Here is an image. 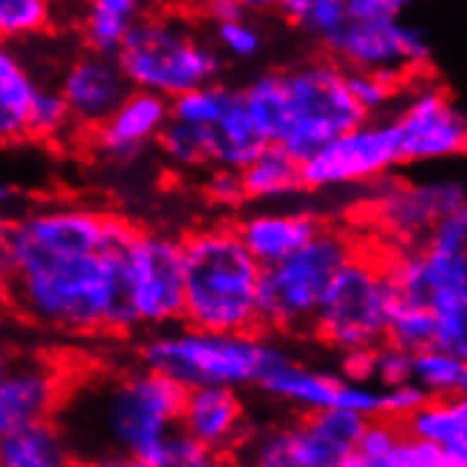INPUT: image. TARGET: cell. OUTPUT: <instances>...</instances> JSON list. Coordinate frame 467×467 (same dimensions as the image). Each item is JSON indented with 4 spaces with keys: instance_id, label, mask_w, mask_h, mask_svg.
Segmentation results:
<instances>
[{
    "instance_id": "46",
    "label": "cell",
    "mask_w": 467,
    "mask_h": 467,
    "mask_svg": "<svg viewBox=\"0 0 467 467\" xmlns=\"http://www.w3.org/2000/svg\"><path fill=\"white\" fill-rule=\"evenodd\" d=\"M462 394H467V371H464V382H462Z\"/></svg>"
},
{
    "instance_id": "43",
    "label": "cell",
    "mask_w": 467,
    "mask_h": 467,
    "mask_svg": "<svg viewBox=\"0 0 467 467\" xmlns=\"http://www.w3.org/2000/svg\"><path fill=\"white\" fill-rule=\"evenodd\" d=\"M428 400L431 397L420 386H414V382H408V386H400V389H382V417L405 425Z\"/></svg>"
},
{
    "instance_id": "31",
    "label": "cell",
    "mask_w": 467,
    "mask_h": 467,
    "mask_svg": "<svg viewBox=\"0 0 467 467\" xmlns=\"http://www.w3.org/2000/svg\"><path fill=\"white\" fill-rule=\"evenodd\" d=\"M128 467H238L233 456L210 453L196 445L187 433L176 431L164 442H159L150 453L130 459Z\"/></svg>"
},
{
    "instance_id": "23",
    "label": "cell",
    "mask_w": 467,
    "mask_h": 467,
    "mask_svg": "<svg viewBox=\"0 0 467 467\" xmlns=\"http://www.w3.org/2000/svg\"><path fill=\"white\" fill-rule=\"evenodd\" d=\"M35 71L23 63L20 51H0V136L4 142H20L29 133V117L40 94Z\"/></svg>"
},
{
    "instance_id": "12",
    "label": "cell",
    "mask_w": 467,
    "mask_h": 467,
    "mask_svg": "<svg viewBox=\"0 0 467 467\" xmlns=\"http://www.w3.org/2000/svg\"><path fill=\"white\" fill-rule=\"evenodd\" d=\"M467 204V187L456 179L402 182L382 179L368 199V215L391 250L422 244L439 224Z\"/></svg>"
},
{
    "instance_id": "4",
    "label": "cell",
    "mask_w": 467,
    "mask_h": 467,
    "mask_svg": "<svg viewBox=\"0 0 467 467\" xmlns=\"http://www.w3.org/2000/svg\"><path fill=\"white\" fill-rule=\"evenodd\" d=\"M289 357L266 335H213L190 326H171L153 332L140 346V360L179 382L184 391L193 389H246Z\"/></svg>"
},
{
    "instance_id": "45",
    "label": "cell",
    "mask_w": 467,
    "mask_h": 467,
    "mask_svg": "<svg viewBox=\"0 0 467 467\" xmlns=\"http://www.w3.org/2000/svg\"><path fill=\"white\" fill-rule=\"evenodd\" d=\"M246 4H238V0H218V4H210V17L215 23L222 20H244L246 17Z\"/></svg>"
},
{
    "instance_id": "28",
    "label": "cell",
    "mask_w": 467,
    "mask_h": 467,
    "mask_svg": "<svg viewBox=\"0 0 467 467\" xmlns=\"http://www.w3.org/2000/svg\"><path fill=\"white\" fill-rule=\"evenodd\" d=\"M246 111L269 140V145H284L289 133V88L284 71H266L255 77L241 91Z\"/></svg>"
},
{
    "instance_id": "22",
    "label": "cell",
    "mask_w": 467,
    "mask_h": 467,
    "mask_svg": "<svg viewBox=\"0 0 467 467\" xmlns=\"http://www.w3.org/2000/svg\"><path fill=\"white\" fill-rule=\"evenodd\" d=\"M405 431L439 448L448 467H467V394L428 400L405 422Z\"/></svg>"
},
{
    "instance_id": "35",
    "label": "cell",
    "mask_w": 467,
    "mask_h": 467,
    "mask_svg": "<svg viewBox=\"0 0 467 467\" xmlns=\"http://www.w3.org/2000/svg\"><path fill=\"white\" fill-rule=\"evenodd\" d=\"M410 77L400 74H382V71H348V91L354 102L363 108V114L371 117H389L386 111L400 102L405 82Z\"/></svg>"
},
{
    "instance_id": "3",
    "label": "cell",
    "mask_w": 467,
    "mask_h": 467,
    "mask_svg": "<svg viewBox=\"0 0 467 467\" xmlns=\"http://www.w3.org/2000/svg\"><path fill=\"white\" fill-rule=\"evenodd\" d=\"M184 326L213 335L261 332L264 266L235 224H207L184 238Z\"/></svg>"
},
{
    "instance_id": "5",
    "label": "cell",
    "mask_w": 467,
    "mask_h": 467,
    "mask_svg": "<svg viewBox=\"0 0 467 467\" xmlns=\"http://www.w3.org/2000/svg\"><path fill=\"white\" fill-rule=\"evenodd\" d=\"M117 60L133 91H148L171 102L213 86L222 71V57L193 17L171 9H148L133 26Z\"/></svg>"
},
{
    "instance_id": "17",
    "label": "cell",
    "mask_w": 467,
    "mask_h": 467,
    "mask_svg": "<svg viewBox=\"0 0 467 467\" xmlns=\"http://www.w3.org/2000/svg\"><path fill=\"white\" fill-rule=\"evenodd\" d=\"M57 88L68 102L74 125L88 133L111 119L133 94V86L128 82L119 60L94 51H79L66 63Z\"/></svg>"
},
{
    "instance_id": "10",
    "label": "cell",
    "mask_w": 467,
    "mask_h": 467,
    "mask_svg": "<svg viewBox=\"0 0 467 467\" xmlns=\"http://www.w3.org/2000/svg\"><path fill=\"white\" fill-rule=\"evenodd\" d=\"M386 258L402 304L431 312L467 304V204L422 244L389 250Z\"/></svg>"
},
{
    "instance_id": "34",
    "label": "cell",
    "mask_w": 467,
    "mask_h": 467,
    "mask_svg": "<svg viewBox=\"0 0 467 467\" xmlns=\"http://www.w3.org/2000/svg\"><path fill=\"white\" fill-rule=\"evenodd\" d=\"M159 150L179 171L213 168L210 130H204V128H190L182 122H171L159 140Z\"/></svg>"
},
{
    "instance_id": "11",
    "label": "cell",
    "mask_w": 467,
    "mask_h": 467,
    "mask_svg": "<svg viewBox=\"0 0 467 467\" xmlns=\"http://www.w3.org/2000/svg\"><path fill=\"white\" fill-rule=\"evenodd\" d=\"M125 295L136 328H171L184 323V241L142 230L125 266Z\"/></svg>"
},
{
    "instance_id": "7",
    "label": "cell",
    "mask_w": 467,
    "mask_h": 467,
    "mask_svg": "<svg viewBox=\"0 0 467 467\" xmlns=\"http://www.w3.org/2000/svg\"><path fill=\"white\" fill-rule=\"evenodd\" d=\"M400 304L402 297L386 253L363 250L340 269L317 312L312 335L337 354L379 348L389 343Z\"/></svg>"
},
{
    "instance_id": "1",
    "label": "cell",
    "mask_w": 467,
    "mask_h": 467,
    "mask_svg": "<svg viewBox=\"0 0 467 467\" xmlns=\"http://www.w3.org/2000/svg\"><path fill=\"white\" fill-rule=\"evenodd\" d=\"M140 227L88 204H48L4 224V286L12 312L46 335L88 340L136 332L125 266Z\"/></svg>"
},
{
    "instance_id": "19",
    "label": "cell",
    "mask_w": 467,
    "mask_h": 467,
    "mask_svg": "<svg viewBox=\"0 0 467 467\" xmlns=\"http://www.w3.org/2000/svg\"><path fill=\"white\" fill-rule=\"evenodd\" d=\"M179 431L210 453L230 456L244 445L246 408L235 389H193L184 397Z\"/></svg>"
},
{
    "instance_id": "39",
    "label": "cell",
    "mask_w": 467,
    "mask_h": 467,
    "mask_svg": "<svg viewBox=\"0 0 467 467\" xmlns=\"http://www.w3.org/2000/svg\"><path fill=\"white\" fill-rule=\"evenodd\" d=\"M213 40L238 60H250L261 51V32L250 20H222L213 26Z\"/></svg>"
},
{
    "instance_id": "16",
    "label": "cell",
    "mask_w": 467,
    "mask_h": 467,
    "mask_svg": "<svg viewBox=\"0 0 467 467\" xmlns=\"http://www.w3.org/2000/svg\"><path fill=\"white\" fill-rule=\"evenodd\" d=\"M63 368L43 354H15L0 374V433L54 422L68 391Z\"/></svg>"
},
{
    "instance_id": "24",
    "label": "cell",
    "mask_w": 467,
    "mask_h": 467,
    "mask_svg": "<svg viewBox=\"0 0 467 467\" xmlns=\"http://www.w3.org/2000/svg\"><path fill=\"white\" fill-rule=\"evenodd\" d=\"M0 467H79L57 422L0 436Z\"/></svg>"
},
{
    "instance_id": "27",
    "label": "cell",
    "mask_w": 467,
    "mask_h": 467,
    "mask_svg": "<svg viewBox=\"0 0 467 467\" xmlns=\"http://www.w3.org/2000/svg\"><path fill=\"white\" fill-rule=\"evenodd\" d=\"M145 6L136 0H94V4L82 15V43L86 51L105 54V57H117L122 51L133 26L145 17Z\"/></svg>"
},
{
    "instance_id": "36",
    "label": "cell",
    "mask_w": 467,
    "mask_h": 467,
    "mask_svg": "<svg viewBox=\"0 0 467 467\" xmlns=\"http://www.w3.org/2000/svg\"><path fill=\"white\" fill-rule=\"evenodd\" d=\"M74 117L68 111V102L63 99L57 86H40V94L35 99L32 117H29V133L26 140L37 142H60L66 140V133L74 130Z\"/></svg>"
},
{
    "instance_id": "21",
    "label": "cell",
    "mask_w": 467,
    "mask_h": 467,
    "mask_svg": "<svg viewBox=\"0 0 467 467\" xmlns=\"http://www.w3.org/2000/svg\"><path fill=\"white\" fill-rule=\"evenodd\" d=\"M258 389L272 400L304 410V414H323V410L340 408L346 379L337 371L312 368L286 357L284 363H278L261 379Z\"/></svg>"
},
{
    "instance_id": "20",
    "label": "cell",
    "mask_w": 467,
    "mask_h": 467,
    "mask_svg": "<svg viewBox=\"0 0 467 467\" xmlns=\"http://www.w3.org/2000/svg\"><path fill=\"white\" fill-rule=\"evenodd\" d=\"M323 222L309 210H253L235 222V230L253 258L269 269L286 261L323 233Z\"/></svg>"
},
{
    "instance_id": "13",
    "label": "cell",
    "mask_w": 467,
    "mask_h": 467,
    "mask_svg": "<svg viewBox=\"0 0 467 467\" xmlns=\"http://www.w3.org/2000/svg\"><path fill=\"white\" fill-rule=\"evenodd\" d=\"M402 164L445 161L467 153V114L433 77L414 74L391 114Z\"/></svg>"
},
{
    "instance_id": "40",
    "label": "cell",
    "mask_w": 467,
    "mask_h": 467,
    "mask_svg": "<svg viewBox=\"0 0 467 467\" xmlns=\"http://www.w3.org/2000/svg\"><path fill=\"white\" fill-rule=\"evenodd\" d=\"M436 348L467 363V304L436 312Z\"/></svg>"
},
{
    "instance_id": "41",
    "label": "cell",
    "mask_w": 467,
    "mask_h": 467,
    "mask_svg": "<svg viewBox=\"0 0 467 467\" xmlns=\"http://www.w3.org/2000/svg\"><path fill=\"white\" fill-rule=\"evenodd\" d=\"M414 382V354H408L391 343L377 348V377L374 386L379 389H400Z\"/></svg>"
},
{
    "instance_id": "14",
    "label": "cell",
    "mask_w": 467,
    "mask_h": 467,
    "mask_svg": "<svg viewBox=\"0 0 467 467\" xmlns=\"http://www.w3.org/2000/svg\"><path fill=\"white\" fill-rule=\"evenodd\" d=\"M400 164L402 148L391 114L371 117L363 125L340 133L315 159L304 161V187L317 193V190L335 187L377 184L389 179Z\"/></svg>"
},
{
    "instance_id": "37",
    "label": "cell",
    "mask_w": 467,
    "mask_h": 467,
    "mask_svg": "<svg viewBox=\"0 0 467 467\" xmlns=\"http://www.w3.org/2000/svg\"><path fill=\"white\" fill-rule=\"evenodd\" d=\"M389 343L408 354L436 348V312L414 306V304H400L391 320Z\"/></svg>"
},
{
    "instance_id": "32",
    "label": "cell",
    "mask_w": 467,
    "mask_h": 467,
    "mask_svg": "<svg viewBox=\"0 0 467 467\" xmlns=\"http://www.w3.org/2000/svg\"><path fill=\"white\" fill-rule=\"evenodd\" d=\"M284 17L300 32L315 37L320 46L346 23V0H284L278 4Z\"/></svg>"
},
{
    "instance_id": "6",
    "label": "cell",
    "mask_w": 467,
    "mask_h": 467,
    "mask_svg": "<svg viewBox=\"0 0 467 467\" xmlns=\"http://www.w3.org/2000/svg\"><path fill=\"white\" fill-rule=\"evenodd\" d=\"M366 246L354 235L323 227V233L286 261L264 269L261 328L281 335H312L317 312L343 266Z\"/></svg>"
},
{
    "instance_id": "25",
    "label": "cell",
    "mask_w": 467,
    "mask_h": 467,
    "mask_svg": "<svg viewBox=\"0 0 467 467\" xmlns=\"http://www.w3.org/2000/svg\"><path fill=\"white\" fill-rule=\"evenodd\" d=\"M246 202L272 204L304 193V164L281 145H269L253 164L241 171Z\"/></svg>"
},
{
    "instance_id": "9",
    "label": "cell",
    "mask_w": 467,
    "mask_h": 467,
    "mask_svg": "<svg viewBox=\"0 0 467 467\" xmlns=\"http://www.w3.org/2000/svg\"><path fill=\"white\" fill-rule=\"evenodd\" d=\"M368 420L351 410L304 414L295 422L269 425L244 439L238 467H343L360 442Z\"/></svg>"
},
{
    "instance_id": "26",
    "label": "cell",
    "mask_w": 467,
    "mask_h": 467,
    "mask_svg": "<svg viewBox=\"0 0 467 467\" xmlns=\"http://www.w3.org/2000/svg\"><path fill=\"white\" fill-rule=\"evenodd\" d=\"M269 148V140L261 133L255 119L246 111L244 99L230 108V114L210 128V153H213V168L222 171H244L246 164H253L264 150Z\"/></svg>"
},
{
    "instance_id": "44",
    "label": "cell",
    "mask_w": 467,
    "mask_h": 467,
    "mask_svg": "<svg viewBox=\"0 0 467 467\" xmlns=\"http://www.w3.org/2000/svg\"><path fill=\"white\" fill-rule=\"evenodd\" d=\"M337 374H340L346 382H360V386H374V377H377V348H360V351L340 354Z\"/></svg>"
},
{
    "instance_id": "15",
    "label": "cell",
    "mask_w": 467,
    "mask_h": 467,
    "mask_svg": "<svg viewBox=\"0 0 467 467\" xmlns=\"http://www.w3.org/2000/svg\"><path fill=\"white\" fill-rule=\"evenodd\" d=\"M348 12V9H346ZM326 57L346 71H382L414 77L431 60L428 37L402 17H346L340 29L323 43Z\"/></svg>"
},
{
    "instance_id": "33",
    "label": "cell",
    "mask_w": 467,
    "mask_h": 467,
    "mask_svg": "<svg viewBox=\"0 0 467 467\" xmlns=\"http://www.w3.org/2000/svg\"><path fill=\"white\" fill-rule=\"evenodd\" d=\"M405 425L394 422V420H368L360 442L351 451V456L346 459L343 467H394V456L397 448L405 439Z\"/></svg>"
},
{
    "instance_id": "29",
    "label": "cell",
    "mask_w": 467,
    "mask_h": 467,
    "mask_svg": "<svg viewBox=\"0 0 467 467\" xmlns=\"http://www.w3.org/2000/svg\"><path fill=\"white\" fill-rule=\"evenodd\" d=\"M238 97H241V91L227 88V86H222V82L196 88V91H190V94L171 102L173 122L210 130L230 114V108L238 102Z\"/></svg>"
},
{
    "instance_id": "42",
    "label": "cell",
    "mask_w": 467,
    "mask_h": 467,
    "mask_svg": "<svg viewBox=\"0 0 467 467\" xmlns=\"http://www.w3.org/2000/svg\"><path fill=\"white\" fill-rule=\"evenodd\" d=\"M204 196L218 210H241L246 204V190H244L241 173L213 168V173L204 179Z\"/></svg>"
},
{
    "instance_id": "8",
    "label": "cell",
    "mask_w": 467,
    "mask_h": 467,
    "mask_svg": "<svg viewBox=\"0 0 467 467\" xmlns=\"http://www.w3.org/2000/svg\"><path fill=\"white\" fill-rule=\"evenodd\" d=\"M289 88V133L284 150L300 164L315 159L340 133L368 117L348 91V71L332 57H315L284 68Z\"/></svg>"
},
{
    "instance_id": "18",
    "label": "cell",
    "mask_w": 467,
    "mask_h": 467,
    "mask_svg": "<svg viewBox=\"0 0 467 467\" xmlns=\"http://www.w3.org/2000/svg\"><path fill=\"white\" fill-rule=\"evenodd\" d=\"M171 122V99L148 91H133L119 111L91 133V145L105 161L130 164L148 148L159 145L164 128Z\"/></svg>"
},
{
    "instance_id": "30",
    "label": "cell",
    "mask_w": 467,
    "mask_h": 467,
    "mask_svg": "<svg viewBox=\"0 0 467 467\" xmlns=\"http://www.w3.org/2000/svg\"><path fill=\"white\" fill-rule=\"evenodd\" d=\"M467 363L442 348H425L414 354V386H420L431 400H445L462 394Z\"/></svg>"
},
{
    "instance_id": "38",
    "label": "cell",
    "mask_w": 467,
    "mask_h": 467,
    "mask_svg": "<svg viewBox=\"0 0 467 467\" xmlns=\"http://www.w3.org/2000/svg\"><path fill=\"white\" fill-rule=\"evenodd\" d=\"M51 23V6L46 0H4L0 4V32L12 40L43 35Z\"/></svg>"
},
{
    "instance_id": "2",
    "label": "cell",
    "mask_w": 467,
    "mask_h": 467,
    "mask_svg": "<svg viewBox=\"0 0 467 467\" xmlns=\"http://www.w3.org/2000/svg\"><path fill=\"white\" fill-rule=\"evenodd\" d=\"M184 397L179 382L136 360L77 374L54 422L79 467L108 456L140 459L179 431Z\"/></svg>"
}]
</instances>
